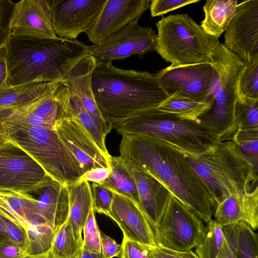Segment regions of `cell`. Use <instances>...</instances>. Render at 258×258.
Segmentation results:
<instances>
[{"mask_svg": "<svg viewBox=\"0 0 258 258\" xmlns=\"http://www.w3.org/2000/svg\"><path fill=\"white\" fill-rule=\"evenodd\" d=\"M121 136L119 156L132 170L145 172L160 181L203 221L212 219L214 196L182 151L148 137Z\"/></svg>", "mask_w": 258, "mask_h": 258, "instance_id": "cell-1", "label": "cell"}, {"mask_svg": "<svg viewBox=\"0 0 258 258\" xmlns=\"http://www.w3.org/2000/svg\"><path fill=\"white\" fill-rule=\"evenodd\" d=\"M7 85L37 82L65 83L80 60L91 54L89 46L77 40L11 35L7 44Z\"/></svg>", "mask_w": 258, "mask_h": 258, "instance_id": "cell-2", "label": "cell"}, {"mask_svg": "<svg viewBox=\"0 0 258 258\" xmlns=\"http://www.w3.org/2000/svg\"><path fill=\"white\" fill-rule=\"evenodd\" d=\"M91 83L97 107L111 130L142 111L158 107L169 97L154 75L112 63L95 64Z\"/></svg>", "mask_w": 258, "mask_h": 258, "instance_id": "cell-3", "label": "cell"}, {"mask_svg": "<svg viewBox=\"0 0 258 258\" xmlns=\"http://www.w3.org/2000/svg\"><path fill=\"white\" fill-rule=\"evenodd\" d=\"M0 133L31 157L53 180L68 187L84 174L78 160L53 128L15 120L0 121Z\"/></svg>", "mask_w": 258, "mask_h": 258, "instance_id": "cell-4", "label": "cell"}, {"mask_svg": "<svg viewBox=\"0 0 258 258\" xmlns=\"http://www.w3.org/2000/svg\"><path fill=\"white\" fill-rule=\"evenodd\" d=\"M115 130L120 135H141L165 142L193 156L208 152L223 141L220 135L198 121L181 118L158 107L141 112L120 123Z\"/></svg>", "mask_w": 258, "mask_h": 258, "instance_id": "cell-5", "label": "cell"}, {"mask_svg": "<svg viewBox=\"0 0 258 258\" xmlns=\"http://www.w3.org/2000/svg\"><path fill=\"white\" fill-rule=\"evenodd\" d=\"M184 154L212 191L215 201L228 194L251 191L257 186V171L231 140L220 142L201 155Z\"/></svg>", "mask_w": 258, "mask_h": 258, "instance_id": "cell-6", "label": "cell"}, {"mask_svg": "<svg viewBox=\"0 0 258 258\" xmlns=\"http://www.w3.org/2000/svg\"><path fill=\"white\" fill-rule=\"evenodd\" d=\"M215 73L206 102L210 108L197 121L220 135L223 141L230 140L236 129L234 110L238 96L239 77L244 63L237 55L219 42L213 55Z\"/></svg>", "mask_w": 258, "mask_h": 258, "instance_id": "cell-7", "label": "cell"}, {"mask_svg": "<svg viewBox=\"0 0 258 258\" xmlns=\"http://www.w3.org/2000/svg\"><path fill=\"white\" fill-rule=\"evenodd\" d=\"M156 26V51L171 66L212 63L218 38L207 33L189 15L171 14Z\"/></svg>", "mask_w": 258, "mask_h": 258, "instance_id": "cell-8", "label": "cell"}, {"mask_svg": "<svg viewBox=\"0 0 258 258\" xmlns=\"http://www.w3.org/2000/svg\"><path fill=\"white\" fill-rule=\"evenodd\" d=\"M206 232L203 221L172 194L164 213L154 230L155 245L178 250H192Z\"/></svg>", "mask_w": 258, "mask_h": 258, "instance_id": "cell-9", "label": "cell"}, {"mask_svg": "<svg viewBox=\"0 0 258 258\" xmlns=\"http://www.w3.org/2000/svg\"><path fill=\"white\" fill-rule=\"evenodd\" d=\"M52 178L25 151L6 140L0 145V191L38 192Z\"/></svg>", "mask_w": 258, "mask_h": 258, "instance_id": "cell-10", "label": "cell"}, {"mask_svg": "<svg viewBox=\"0 0 258 258\" xmlns=\"http://www.w3.org/2000/svg\"><path fill=\"white\" fill-rule=\"evenodd\" d=\"M156 44L154 30L134 21L103 43L89 47L96 64H109L133 54L142 57L148 52L156 51Z\"/></svg>", "mask_w": 258, "mask_h": 258, "instance_id": "cell-11", "label": "cell"}, {"mask_svg": "<svg viewBox=\"0 0 258 258\" xmlns=\"http://www.w3.org/2000/svg\"><path fill=\"white\" fill-rule=\"evenodd\" d=\"M215 73V68L212 63H204L181 66L170 65L154 75L168 96L175 94L206 102Z\"/></svg>", "mask_w": 258, "mask_h": 258, "instance_id": "cell-12", "label": "cell"}, {"mask_svg": "<svg viewBox=\"0 0 258 258\" xmlns=\"http://www.w3.org/2000/svg\"><path fill=\"white\" fill-rule=\"evenodd\" d=\"M53 30L73 40L93 26L106 0H48Z\"/></svg>", "mask_w": 258, "mask_h": 258, "instance_id": "cell-13", "label": "cell"}, {"mask_svg": "<svg viewBox=\"0 0 258 258\" xmlns=\"http://www.w3.org/2000/svg\"><path fill=\"white\" fill-rule=\"evenodd\" d=\"M225 47L245 64L258 59V0L238 4L224 34Z\"/></svg>", "mask_w": 258, "mask_h": 258, "instance_id": "cell-14", "label": "cell"}, {"mask_svg": "<svg viewBox=\"0 0 258 258\" xmlns=\"http://www.w3.org/2000/svg\"><path fill=\"white\" fill-rule=\"evenodd\" d=\"M54 130L80 163L84 173L97 168H110L109 161L71 110L56 120Z\"/></svg>", "mask_w": 258, "mask_h": 258, "instance_id": "cell-15", "label": "cell"}, {"mask_svg": "<svg viewBox=\"0 0 258 258\" xmlns=\"http://www.w3.org/2000/svg\"><path fill=\"white\" fill-rule=\"evenodd\" d=\"M150 0H106L93 27L86 33L93 45L100 44L130 23L138 22Z\"/></svg>", "mask_w": 258, "mask_h": 258, "instance_id": "cell-16", "label": "cell"}, {"mask_svg": "<svg viewBox=\"0 0 258 258\" xmlns=\"http://www.w3.org/2000/svg\"><path fill=\"white\" fill-rule=\"evenodd\" d=\"M10 26L12 35L39 38L58 37L52 28L48 0L16 3Z\"/></svg>", "mask_w": 258, "mask_h": 258, "instance_id": "cell-17", "label": "cell"}, {"mask_svg": "<svg viewBox=\"0 0 258 258\" xmlns=\"http://www.w3.org/2000/svg\"><path fill=\"white\" fill-rule=\"evenodd\" d=\"M128 239L155 245L153 229L143 211L131 199L113 192L110 217Z\"/></svg>", "mask_w": 258, "mask_h": 258, "instance_id": "cell-18", "label": "cell"}, {"mask_svg": "<svg viewBox=\"0 0 258 258\" xmlns=\"http://www.w3.org/2000/svg\"><path fill=\"white\" fill-rule=\"evenodd\" d=\"M215 220L221 227L243 222L258 227V186L244 194H228L215 201Z\"/></svg>", "mask_w": 258, "mask_h": 258, "instance_id": "cell-19", "label": "cell"}, {"mask_svg": "<svg viewBox=\"0 0 258 258\" xmlns=\"http://www.w3.org/2000/svg\"><path fill=\"white\" fill-rule=\"evenodd\" d=\"M70 90L66 83L37 99L15 107L25 115L27 122L53 128L59 117L70 106Z\"/></svg>", "mask_w": 258, "mask_h": 258, "instance_id": "cell-20", "label": "cell"}, {"mask_svg": "<svg viewBox=\"0 0 258 258\" xmlns=\"http://www.w3.org/2000/svg\"><path fill=\"white\" fill-rule=\"evenodd\" d=\"M95 64V61L91 55L85 56L73 68L65 83L70 90L79 97L100 131L106 136L111 130L104 120L97 107L92 88V74Z\"/></svg>", "mask_w": 258, "mask_h": 258, "instance_id": "cell-21", "label": "cell"}, {"mask_svg": "<svg viewBox=\"0 0 258 258\" xmlns=\"http://www.w3.org/2000/svg\"><path fill=\"white\" fill-rule=\"evenodd\" d=\"M132 171L137 186L141 208L154 231L160 223L171 193L166 186L150 174Z\"/></svg>", "mask_w": 258, "mask_h": 258, "instance_id": "cell-22", "label": "cell"}, {"mask_svg": "<svg viewBox=\"0 0 258 258\" xmlns=\"http://www.w3.org/2000/svg\"><path fill=\"white\" fill-rule=\"evenodd\" d=\"M39 192L37 199L39 213L56 233L69 218L68 187L52 179Z\"/></svg>", "mask_w": 258, "mask_h": 258, "instance_id": "cell-23", "label": "cell"}, {"mask_svg": "<svg viewBox=\"0 0 258 258\" xmlns=\"http://www.w3.org/2000/svg\"><path fill=\"white\" fill-rule=\"evenodd\" d=\"M0 213L26 230L31 223L46 222L39 213L37 199L29 194L0 191Z\"/></svg>", "mask_w": 258, "mask_h": 258, "instance_id": "cell-24", "label": "cell"}, {"mask_svg": "<svg viewBox=\"0 0 258 258\" xmlns=\"http://www.w3.org/2000/svg\"><path fill=\"white\" fill-rule=\"evenodd\" d=\"M69 214L68 221L78 240H83V227L92 207L91 186L88 181H81L68 187Z\"/></svg>", "mask_w": 258, "mask_h": 258, "instance_id": "cell-25", "label": "cell"}, {"mask_svg": "<svg viewBox=\"0 0 258 258\" xmlns=\"http://www.w3.org/2000/svg\"><path fill=\"white\" fill-rule=\"evenodd\" d=\"M64 82H37L0 87V110L26 104L56 90Z\"/></svg>", "mask_w": 258, "mask_h": 258, "instance_id": "cell-26", "label": "cell"}, {"mask_svg": "<svg viewBox=\"0 0 258 258\" xmlns=\"http://www.w3.org/2000/svg\"><path fill=\"white\" fill-rule=\"evenodd\" d=\"M237 0H207L203 7L205 18L201 25L208 34L219 38L234 17Z\"/></svg>", "mask_w": 258, "mask_h": 258, "instance_id": "cell-27", "label": "cell"}, {"mask_svg": "<svg viewBox=\"0 0 258 258\" xmlns=\"http://www.w3.org/2000/svg\"><path fill=\"white\" fill-rule=\"evenodd\" d=\"M109 163L111 172L101 184L113 192L131 199L141 209L137 186L132 170L120 156H111Z\"/></svg>", "mask_w": 258, "mask_h": 258, "instance_id": "cell-28", "label": "cell"}, {"mask_svg": "<svg viewBox=\"0 0 258 258\" xmlns=\"http://www.w3.org/2000/svg\"><path fill=\"white\" fill-rule=\"evenodd\" d=\"M70 104L71 110L84 127L102 152L109 161L111 155L105 145L106 136L100 131L92 116L85 108L79 97L70 90Z\"/></svg>", "mask_w": 258, "mask_h": 258, "instance_id": "cell-29", "label": "cell"}, {"mask_svg": "<svg viewBox=\"0 0 258 258\" xmlns=\"http://www.w3.org/2000/svg\"><path fill=\"white\" fill-rule=\"evenodd\" d=\"M158 107L181 118L197 121V118L209 109L210 105L206 102L197 101L174 94L169 96Z\"/></svg>", "mask_w": 258, "mask_h": 258, "instance_id": "cell-30", "label": "cell"}, {"mask_svg": "<svg viewBox=\"0 0 258 258\" xmlns=\"http://www.w3.org/2000/svg\"><path fill=\"white\" fill-rule=\"evenodd\" d=\"M26 252L28 255H36L50 250L56 232L47 222L29 224L27 229Z\"/></svg>", "mask_w": 258, "mask_h": 258, "instance_id": "cell-31", "label": "cell"}, {"mask_svg": "<svg viewBox=\"0 0 258 258\" xmlns=\"http://www.w3.org/2000/svg\"><path fill=\"white\" fill-rule=\"evenodd\" d=\"M83 240L76 238L68 220L55 233L50 251L56 258H78L83 251Z\"/></svg>", "mask_w": 258, "mask_h": 258, "instance_id": "cell-32", "label": "cell"}, {"mask_svg": "<svg viewBox=\"0 0 258 258\" xmlns=\"http://www.w3.org/2000/svg\"><path fill=\"white\" fill-rule=\"evenodd\" d=\"M235 258H258L257 235L243 222L233 224Z\"/></svg>", "mask_w": 258, "mask_h": 258, "instance_id": "cell-33", "label": "cell"}, {"mask_svg": "<svg viewBox=\"0 0 258 258\" xmlns=\"http://www.w3.org/2000/svg\"><path fill=\"white\" fill-rule=\"evenodd\" d=\"M206 223L205 236L195 252L198 258H217L225 239L223 227L212 219Z\"/></svg>", "mask_w": 258, "mask_h": 258, "instance_id": "cell-34", "label": "cell"}, {"mask_svg": "<svg viewBox=\"0 0 258 258\" xmlns=\"http://www.w3.org/2000/svg\"><path fill=\"white\" fill-rule=\"evenodd\" d=\"M234 119L236 131L258 128V99L238 94L234 105Z\"/></svg>", "mask_w": 258, "mask_h": 258, "instance_id": "cell-35", "label": "cell"}, {"mask_svg": "<svg viewBox=\"0 0 258 258\" xmlns=\"http://www.w3.org/2000/svg\"><path fill=\"white\" fill-rule=\"evenodd\" d=\"M230 140L257 171L258 128L237 130Z\"/></svg>", "mask_w": 258, "mask_h": 258, "instance_id": "cell-36", "label": "cell"}, {"mask_svg": "<svg viewBox=\"0 0 258 258\" xmlns=\"http://www.w3.org/2000/svg\"><path fill=\"white\" fill-rule=\"evenodd\" d=\"M238 89L239 95L258 99V59L244 64L239 77Z\"/></svg>", "mask_w": 258, "mask_h": 258, "instance_id": "cell-37", "label": "cell"}, {"mask_svg": "<svg viewBox=\"0 0 258 258\" xmlns=\"http://www.w3.org/2000/svg\"><path fill=\"white\" fill-rule=\"evenodd\" d=\"M84 238L83 250L95 253L101 252L100 230H99L92 207L83 229Z\"/></svg>", "mask_w": 258, "mask_h": 258, "instance_id": "cell-38", "label": "cell"}, {"mask_svg": "<svg viewBox=\"0 0 258 258\" xmlns=\"http://www.w3.org/2000/svg\"><path fill=\"white\" fill-rule=\"evenodd\" d=\"M90 186L94 211L110 217L113 192L101 184L93 182Z\"/></svg>", "mask_w": 258, "mask_h": 258, "instance_id": "cell-39", "label": "cell"}, {"mask_svg": "<svg viewBox=\"0 0 258 258\" xmlns=\"http://www.w3.org/2000/svg\"><path fill=\"white\" fill-rule=\"evenodd\" d=\"M0 217L3 221L9 240L16 244L26 248L27 235L26 229L22 225L1 213Z\"/></svg>", "mask_w": 258, "mask_h": 258, "instance_id": "cell-40", "label": "cell"}, {"mask_svg": "<svg viewBox=\"0 0 258 258\" xmlns=\"http://www.w3.org/2000/svg\"><path fill=\"white\" fill-rule=\"evenodd\" d=\"M15 3L0 0V49L5 45L11 34L10 22Z\"/></svg>", "mask_w": 258, "mask_h": 258, "instance_id": "cell-41", "label": "cell"}, {"mask_svg": "<svg viewBox=\"0 0 258 258\" xmlns=\"http://www.w3.org/2000/svg\"><path fill=\"white\" fill-rule=\"evenodd\" d=\"M200 1V0H152L151 1L149 8L152 17H159L186 5Z\"/></svg>", "mask_w": 258, "mask_h": 258, "instance_id": "cell-42", "label": "cell"}, {"mask_svg": "<svg viewBox=\"0 0 258 258\" xmlns=\"http://www.w3.org/2000/svg\"><path fill=\"white\" fill-rule=\"evenodd\" d=\"M119 258H152L149 246L128 239L123 236Z\"/></svg>", "mask_w": 258, "mask_h": 258, "instance_id": "cell-43", "label": "cell"}, {"mask_svg": "<svg viewBox=\"0 0 258 258\" xmlns=\"http://www.w3.org/2000/svg\"><path fill=\"white\" fill-rule=\"evenodd\" d=\"M149 249L152 258H198L192 250L178 251L156 246H149Z\"/></svg>", "mask_w": 258, "mask_h": 258, "instance_id": "cell-44", "label": "cell"}, {"mask_svg": "<svg viewBox=\"0 0 258 258\" xmlns=\"http://www.w3.org/2000/svg\"><path fill=\"white\" fill-rule=\"evenodd\" d=\"M101 252L106 258L119 257L121 251V244L100 231Z\"/></svg>", "mask_w": 258, "mask_h": 258, "instance_id": "cell-45", "label": "cell"}, {"mask_svg": "<svg viewBox=\"0 0 258 258\" xmlns=\"http://www.w3.org/2000/svg\"><path fill=\"white\" fill-rule=\"evenodd\" d=\"M225 239L217 258H235L233 224L222 227Z\"/></svg>", "mask_w": 258, "mask_h": 258, "instance_id": "cell-46", "label": "cell"}, {"mask_svg": "<svg viewBox=\"0 0 258 258\" xmlns=\"http://www.w3.org/2000/svg\"><path fill=\"white\" fill-rule=\"evenodd\" d=\"M26 248L11 241L0 242V258H25Z\"/></svg>", "mask_w": 258, "mask_h": 258, "instance_id": "cell-47", "label": "cell"}, {"mask_svg": "<svg viewBox=\"0 0 258 258\" xmlns=\"http://www.w3.org/2000/svg\"><path fill=\"white\" fill-rule=\"evenodd\" d=\"M111 172L110 168H97L85 172L78 181H87L102 184Z\"/></svg>", "mask_w": 258, "mask_h": 258, "instance_id": "cell-48", "label": "cell"}, {"mask_svg": "<svg viewBox=\"0 0 258 258\" xmlns=\"http://www.w3.org/2000/svg\"><path fill=\"white\" fill-rule=\"evenodd\" d=\"M8 68L6 44L0 49V87L7 86Z\"/></svg>", "mask_w": 258, "mask_h": 258, "instance_id": "cell-49", "label": "cell"}, {"mask_svg": "<svg viewBox=\"0 0 258 258\" xmlns=\"http://www.w3.org/2000/svg\"><path fill=\"white\" fill-rule=\"evenodd\" d=\"M78 258H106L102 252L95 253L89 251L83 250Z\"/></svg>", "mask_w": 258, "mask_h": 258, "instance_id": "cell-50", "label": "cell"}, {"mask_svg": "<svg viewBox=\"0 0 258 258\" xmlns=\"http://www.w3.org/2000/svg\"><path fill=\"white\" fill-rule=\"evenodd\" d=\"M10 241L8 238L3 221L0 217V242Z\"/></svg>", "mask_w": 258, "mask_h": 258, "instance_id": "cell-51", "label": "cell"}, {"mask_svg": "<svg viewBox=\"0 0 258 258\" xmlns=\"http://www.w3.org/2000/svg\"><path fill=\"white\" fill-rule=\"evenodd\" d=\"M25 258H56L52 254L50 250L43 254L36 255H27Z\"/></svg>", "mask_w": 258, "mask_h": 258, "instance_id": "cell-52", "label": "cell"}, {"mask_svg": "<svg viewBox=\"0 0 258 258\" xmlns=\"http://www.w3.org/2000/svg\"><path fill=\"white\" fill-rule=\"evenodd\" d=\"M7 139L0 133V145L3 144Z\"/></svg>", "mask_w": 258, "mask_h": 258, "instance_id": "cell-53", "label": "cell"}]
</instances>
